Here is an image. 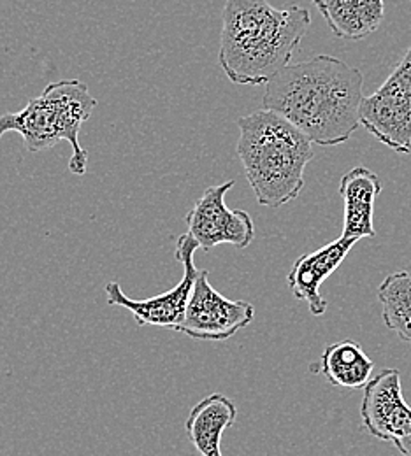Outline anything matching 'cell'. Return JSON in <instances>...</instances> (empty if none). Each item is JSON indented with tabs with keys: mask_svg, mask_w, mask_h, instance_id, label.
<instances>
[{
	"mask_svg": "<svg viewBox=\"0 0 411 456\" xmlns=\"http://www.w3.org/2000/svg\"><path fill=\"white\" fill-rule=\"evenodd\" d=\"M199 249V244L195 239L186 232L177 237L175 256L177 262L183 265V278L175 288L169 291H164L160 295H155L152 298L136 300L125 295L121 286L117 281L108 283L104 291L110 305H118L127 309L137 325H150V327H166L171 330H177L181 323L188 300L192 297L195 280L199 276V271L193 264V253Z\"/></svg>",
	"mask_w": 411,
	"mask_h": 456,
	"instance_id": "obj_7",
	"label": "cell"
},
{
	"mask_svg": "<svg viewBox=\"0 0 411 456\" xmlns=\"http://www.w3.org/2000/svg\"><path fill=\"white\" fill-rule=\"evenodd\" d=\"M360 125L396 153H411V46L385 83L364 97Z\"/></svg>",
	"mask_w": 411,
	"mask_h": 456,
	"instance_id": "obj_5",
	"label": "cell"
},
{
	"mask_svg": "<svg viewBox=\"0 0 411 456\" xmlns=\"http://www.w3.org/2000/svg\"><path fill=\"white\" fill-rule=\"evenodd\" d=\"M253 318V304L224 297L210 283L208 271H199L185 316L175 332L195 341H227Z\"/></svg>",
	"mask_w": 411,
	"mask_h": 456,
	"instance_id": "obj_6",
	"label": "cell"
},
{
	"mask_svg": "<svg viewBox=\"0 0 411 456\" xmlns=\"http://www.w3.org/2000/svg\"><path fill=\"white\" fill-rule=\"evenodd\" d=\"M398 450L403 453L405 456H408L411 453V434L407 437V439H403V441H399L398 444Z\"/></svg>",
	"mask_w": 411,
	"mask_h": 456,
	"instance_id": "obj_16",
	"label": "cell"
},
{
	"mask_svg": "<svg viewBox=\"0 0 411 456\" xmlns=\"http://www.w3.org/2000/svg\"><path fill=\"white\" fill-rule=\"evenodd\" d=\"M311 2L316 5V4H320V2H324V0H311Z\"/></svg>",
	"mask_w": 411,
	"mask_h": 456,
	"instance_id": "obj_17",
	"label": "cell"
},
{
	"mask_svg": "<svg viewBox=\"0 0 411 456\" xmlns=\"http://www.w3.org/2000/svg\"><path fill=\"white\" fill-rule=\"evenodd\" d=\"M316 7L331 32L345 41L366 39L385 18L383 0H324Z\"/></svg>",
	"mask_w": 411,
	"mask_h": 456,
	"instance_id": "obj_13",
	"label": "cell"
},
{
	"mask_svg": "<svg viewBox=\"0 0 411 456\" xmlns=\"http://www.w3.org/2000/svg\"><path fill=\"white\" fill-rule=\"evenodd\" d=\"M382 318L387 329L411 344V273L399 271L378 286Z\"/></svg>",
	"mask_w": 411,
	"mask_h": 456,
	"instance_id": "obj_15",
	"label": "cell"
},
{
	"mask_svg": "<svg viewBox=\"0 0 411 456\" xmlns=\"http://www.w3.org/2000/svg\"><path fill=\"white\" fill-rule=\"evenodd\" d=\"M374 362L355 341H340L325 347L315 370L320 372L333 387L364 388L373 379Z\"/></svg>",
	"mask_w": 411,
	"mask_h": 456,
	"instance_id": "obj_14",
	"label": "cell"
},
{
	"mask_svg": "<svg viewBox=\"0 0 411 456\" xmlns=\"http://www.w3.org/2000/svg\"><path fill=\"white\" fill-rule=\"evenodd\" d=\"M364 76L331 55L289 63L266 83L262 108L289 119L311 142L338 146L360 125Z\"/></svg>",
	"mask_w": 411,
	"mask_h": 456,
	"instance_id": "obj_1",
	"label": "cell"
},
{
	"mask_svg": "<svg viewBox=\"0 0 411 456\" xmlns=\"http://www.w3.org/2000/svg\"><path fill=\"white\" fill-rule=\"evenodd\" d=\"M235 153L260 206L278 209L299 197L313 160L311 139L284 116L267 110L237 119Z\"/></svg>",
	"mask_w": 411,
	"mask_h": 456,
	"instance_id": "obj_3",
	"label": "cell"
},
{
	"mask_svg": "<svg viewBox=\"0 0 411 456\" xmlns=\"http://www.w3.org/2000/svg\"><path fill=\"white\" fill-rule=\"evenodd\" d=\"M95 108L97 99H94L85 83L78 79L50 83L21 111L0 116V139L9 132H16L23 137V144L30 153L46 151L65 141L72 148L69 171L83 175L88 166V153L79 144V132Z\"/></svg>",
	"mask_w": 411,
	"mask_h": 456,
	"instance_id": "obj_4",
	"label": "cell"
},
{
	"mask_svg": "<svg viewBox=\"0 0 411 456\" xmlns=\"http://www.w3.org/2000/svg\"><path fill=\"white\" fill-rule=\"evenodd\" d=\"M408 456H411V453H410V455H408Z\"/></svg>",
	"mask_w": 411,
	"mask_h": 456,
	"instance_id": "obj_18",
	"label": "cell"
},
{
	"mask_svg": "<svg viewBox=\"0 0 411 456\" xmlns=\"http://www.w3.org/2000/svg\"><path fill=\"white\" fill-rule=\"evenodd\" d=\"M357 242V239L340 237L324 248L302 255L295 260L287 283L295 298L308 304V309L313 316H322L327 311V300L322 297L320 286L340 269Z\"/></svg>",
	"mask_w": 411,
	"mask_h": 456,
	"instance_id": "obj_10",
	"label": "cell"
},
{
	"mask_svg": "<svg viewBox=\"0 0 411 456\" xmlns=\"http://www.w3.org/2000/svg\"><path fill=\"white\" fill-rule=\"evenodd\" d=\"M360 416L366 428L380 441L394 443L411 434V405L401 388V372L385 369L364 387Z\"/></svg>",
	"mask_w": 411,
	"mask_h": 456,
	"instance_id": "obj_9",
	"label": "cell"
},
{
	"mask_svg": "<svg viewBox=\"0 0 411 456\" xmlns=\"http://www.w3.org/2000/svg\"><path fill=\"white\" fill-rule=\"evenodd\" d=\"M311 25L308 9L267 0H226L218 61L234 85H266L291 63Z\"/></svg>",
	"mask_w": 411,
	"mask_h": 456,
	"instance_id": "obj_2",
	"label": "cell"
},
{
	"mask_svg": "<svg viewBox=\"0 0 411 456\" xmlns=\"http://www.w3.org/2000/svg\"><path fill=\"white\" fill-rule=\"evenodd\" d=\"M237 409L234 402L224 394H210L197 402L186 421V436L201 456L222 455V436L234 425Z\"/></svg>",
	"mask_w": 411,
	"mask_h": 456,
	"instance_id": "obj_12",
	"label": "cell"
},
{
	"mask_svg": "<svg viewBox=\"0 0 411 456\" xmlns=\"http://www.w3.org/2000/svg\"><path fill=\"white\" fill-rule=\"evenodd\" d=\"M233 186L234 181L229 179L206 188L192 211L185 216L188 233L202 251H210L218 244L246 249L255 239L251 216L241 209H229L226 204V195Z\"/></svg>",
	"mask_w": 411,
	"mask_h": 456,
	"instance_id": "obj_8",
	"label": "cell"
},
{
	"mask_svg": "<svg viewBox=\"0 0 411 456\" xmlns=\"http://www.w3.org/2000/svg\"><path fill=\"white\" fill-rule=\"evenodd\" d=\"M383 186L378 177L366 167H353L341 177L340 195L345 206L341 237L364 239L374 237V202Z\"/></svg>",
	"mask_w": 411,
	"mask_h": 456,
	"instance_id": "obj_11",
	"label": "cell"
}]
</instances>
